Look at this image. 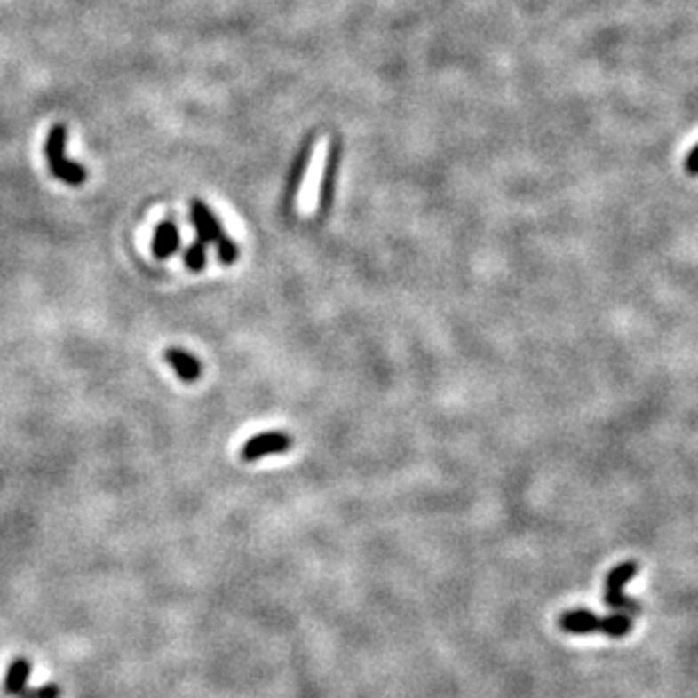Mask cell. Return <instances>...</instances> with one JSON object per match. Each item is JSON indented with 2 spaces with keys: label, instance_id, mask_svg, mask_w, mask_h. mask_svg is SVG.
<instances>
[{
  "label": "cell",
  "instance_id": "obj_1",
  "mask_svg": "<svg viewBox=\"0 0 698 698\" xmlns=\"http://www.w3.org/2000/svg\"><path fill=\"white\" fill-rule=\"evenodd\" d=\"M46 159L51 172L68 186H80L86 182V171L82 163L67 157V125H55L46 139Z\"/></svg>",
  "mask_w": 698,
  "mask_h": 698
},
{
  "label": "cell",
  "instance_id": "obj_2",
  "mask_svg": "<svg viewBox=\"0 0 698 698\" xmlns=\"http://www.w3.org/2000/svg\"><path fill=\"white\" fill-rule=\"evenodd\" d=\"M632 622L626 615L617 613L613 617H597L590 610H572L565 613L560 617V628L574 635H587V632H606L610 638H623L626 632H631Z\"/></svg>",
  "mask_w": 698,
  "mask_h": 698
},
{
  "label": "cell",
  "instance_id": "obj_3",
  "mask_svg": "<svg viewBox=\"0 0 698 698\" xmlns=\"http://www.w3.org/2000/svg\"><path fill=\"white\" fill-rule=\"evenodd\" d=\"M293 447V438L283 431H266V433L252 435L243 447H241V458L245 463L261 461L266 456L286 454Z\"/></svg>",
  "mask_w": 698,
  "mask_h": 698
},
{
  "label": "cell",
  "instance_id": "obj_4",
  "mask_svg": "<svg viewBox=\"0 0 698 698\" xmlns=\"http://www.w3.org/2000/svg\"><path fill=\"white\" fill-rule=\"evenodd\" d=\"M639 567L635 562H623V565L615 567L613 572L607 574L606 578V603L615 610H631V613H639V603L631 601L623 594V585L638 574Z\"/></svg>",
  "mask_w": 698,
  "mask_h": 698
},
{
  "label": "cell",
  "instance_id": "obj_5",
  "mask_svg": "<svg viewBox=\"0 0 698 698\" xmlns=\"http://www.w3.org/2000/svg\"><path fill=\"white\" fill-rule=\"evenodd\" d=\"M191 218H193V227L198 232V241H202L204 245H220L227 241V234H225L223 225L213 216L211 209L202 202V200H193L191 202Z\"/></svg>",
  "mask_w": 698,
  "mask_h": 698
},
{
  "label": "cell",
  "instance_id": "obj_6",
  "mask_svg": "<svg viewBox=\"0 0 698 698\" xmlns=\"http://www.w3.org/2000/svg\"><path fill=\"white\" fill-rule=\"evenodd\" d=\"M313 143H315L313 137L306 139V141H304V146L299 147L293 166H290L289 179H286V191H283V207L289 209V211L295 207L297 193H299V188H302L304 178H306V171H309L311 157H313Z\"/></svg>",
  "mask_w": 698,
  "mask_h": 698
},
{
  "label": "cell",
  "instance_id": "obj_7",
  "mask_svg": "<svg viewBox=\"0 0 698 698\" xmlns=\"http://www.w3.org/2000/svg\"><path fill=\"white\" fill-rule=\"evenodd\" d=\"M338 166H340V141L334 139L327 155V163H324L322 172V184H320V198H318V213L327 216L334 202V191H336V178H338Z\"/></svg>",
  "mask_w": 698,
  "mask_h": 698
},
{
  "label": "cell",
  "instance_id": "obj_8",
  "mask_svg": "<svg viewBox=\"0 0 698 698\" xmlns=\"http://www.w3.org/2000/svg\"><path fill=\"white\" fill-rule=\"evenodd\" d=\"M163 359H166V363L175 369V375H178L182 381H186V384L198 381L200 375H202V365H200V361L195 359L191 352H186V349L168 347L166 352H163Z\"/></svg>",
  "mask_w": 698,
  "mask_h": 698
},
{
  "label": "cell",
  "instance_id": "obj_9",
  "mask_svg": "<svg viewBox=\"0 0 698 698\" xmlns=\"http://www.w3.org/2000/svg\"><path fill=\"white\" fill-rule=\"evenodd\" d=\"M179 250V229L175 227V223L163 220L155 232L152 238V254L157 258H168Z\"/></svg>",
  "mask_w": 698,
  "mask_h": 698
},
{
  "label": "cell",
  "instance_id": "obj_10",
  "mask_svg": "<svg viewBox=\"0 0 698 698\" xmlns=\"http://www.w3.org/2000/svg\"><path fill=\"white\" fill-rule=\"evenodd\" d=\"M30 662L26 658H16L14 662L10 664L5 676V683H3V689H5L7 696H19L23 689L28 687V680H30Z\"/></svg>",
  "mask_w": 698,
  "mask_h": 698
},
{
  "label": "cell",
  "instance_id": "obj_11",
  "mask_svg": "<svg viewBox=\"0 0 698 698\" xmlns=\"http://www.w3.org/2000/svg\"><path fill=\"white\" fill-rule=\"evenodd\" d=\"M184 264L188 270H202L207 266V245L202 241H195L191 248L184 252Z\"/></svg>",
  "mask_w": 698,
  "mask_h": 698
},
{
  "label": "cell",
  "instance_id": "obj_12",
  "mask_svg": "<svg viewBox=\"0 0 698 698\" xmlns=\"http://www.w3.org/2000/svg\"><path fill=\"white\" fill-rule=\"evenodd\" d=\"M16 698H61L59 685H44V687H26Z\"/></svg>",
  "mask_w": 698,
  "mask_h": 698
},
{
  "label": "cell",
  "instance_id": "obj_13",
  "mask_svg": "<svg viewBox=\"0 0 698 698\" xmlns=\"http://www.w3.org/2000/svg\"><path fill=\"white\" fill-rule=\"evenodd\" d=\"M685 168H687L689 175H698V146L694 147L692 155L687 157V162H685Z\"/></svg>",
  "mask_w": 698,
  "mask_h": 698
}]
</instances>
